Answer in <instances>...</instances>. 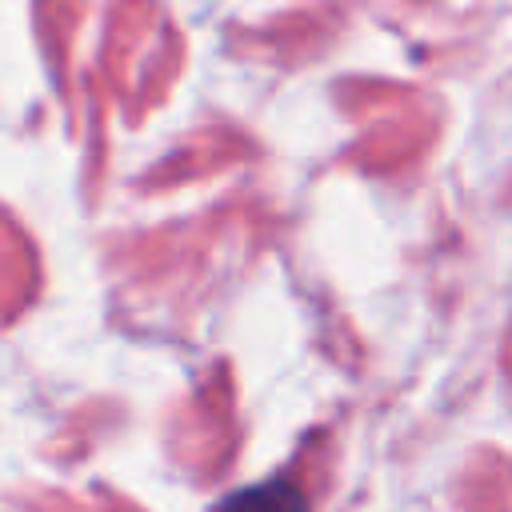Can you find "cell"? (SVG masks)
Segmentation results:
<instances>
[{
    "mask_svg": "<svg viewBox=\"0 0 512 512\" xmlns=\"http://www.w3.org/2000/svg\"><path fill=\"white\" fill-rule=\"evenodd\" d=\"M216 512H308V500L296 484L268 480V484H256V488H244V492L228 496Z\"/></svg>",
    "mask_w": 512,
    "mask_h": 512,
    "instance_id": "6da1fadb",
    "label": "cell"
}]
</instances>
